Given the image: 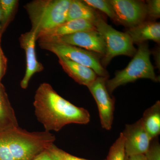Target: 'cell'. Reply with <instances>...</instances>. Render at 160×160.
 <instances>
[{"label":"cell","mask_w":160,"mask_h":160,"mask_svg":"<svg viewBox=\"0 0 160 160\" xmlns=\"http://www.w3.org/2000/svg\"><path fill=\"white\" fill-rule=\"evenodd\" d=\"M35 113L45 131H60L70 124L85 125L90 122L87 109L77 107L57 93L51 85L41 84L36 92Z\"/></svg>","instance_id":"1"},{"label":"cell","mask_w":160,"mask_h":160,"mask_svg":"<svg viewBox=\"0 0 160 160\" xmlns=\"http://www.w3.org/2000/svg\"><path fill=\"white\" fill-rule=\"evenodd\" d=\"M14 160H32L53 144L55 137L46 131L29 132L19 127L0 133Z\"/></svg>","instance_id":"2"},{"label":"cell","mask_w":160,"mask_h":160,"mask_svg":"<svg viewBox=\"0 0 160 160\" xmlns=\"http://www.w3.org/2000/svg\"><path fill=\"white\" fill-rule=\"evenodd\" d=\"M71 0H35L25 6L31 21L32 29L40 35L66 21Z\"/></svg>","instance_id":"3"},{"label":"cell","mask_w":160,"mask_h":160,"mask_svg":"<svg viewBox=\"0 0 160 160\" xmlns=\"http://www.w3.org/2000/svg\"><path fill=\"white\" fill-rule=\"evenodd\" d=\"M150 55L147 43L140 44L127 67L117 72L111 79L106 80V87L109 93H112L119 86L132 82L139 79H149L158 82V78L150 61Z\"/></svg>","instance_id":"4"},{"label":"cell","mask_w":160,"mask_h":160,"mask_svg":"<svg viewBox=\"0 0 160 160\" xmlns=\"http://www.w3.org/2000/svg\"><path fill=\"white\" fill-rule=\"evenodd\" d=\"M96 29L102 36L106 44V53L102 64L106 66L115 57L119 55L132 57L137 50L129 35L112 28L101 17L93 23Z\"/></svg>","instance_id":"5"},{"label":"cell","mask_w":160,"mask_h":160,"mask_svg":"<svg viewBox=\"0 0 160 160\" xmlns=\"http://www.w3.org/2000/svg\"><path fill=\"white\" fill-rule=\"evenodd\" d=\"M42 49L53 52L57 56L66 58L72 62L89 67L99 77L108 78V73L100 63L98 54L65 43L38 42Z\"/></svg>","instance_id":"6"},{"label":"cell","mask_w":160,"mask_h":160,"mask_svg":"<svg viewBox=\"0 0 160 160\" xmlns=\"http://www.w3.org/2000/svg\"><path fill=\"white\" fill-rule=\"evenodd\" d=\"M107 80L106 78L97 77L87 87L97 104L102 127L109 130L113 123L114 101L106 87Z\"/></svg>","instance_id":"7"},{"label":"cell","mask_w":160,"mask_h":160,"mask_svg":"<svg viewBox=\"0 0 160 160\" xmlns=\"http://www.w3.org/2000/svg\"><path fill=\"white\" fill-rule=\"evenodd\" d=\"M118 23L129 28L145 22L147 17L146 4L134 0H111Z\"/></svg>","instance_id":"8"},{"label":"cell","mask_w":160,"mask_h":160,"mask_svg":"<svg viewBox=\"0 0 160 160\" xmlns=\"http://www.w3.org/2000/svg\"><path fill=\"white\" fill-rule=\"evenodd\" d=\"M45 42L65 43L102 55L103 56L106 53L105 41L96 29L79 32Z\"/></svg>","instance_id":"9"},{"label":"cell","mask_w":160,"mask_h":160,"mask_svg":"<svg viewBox=\"0 0 160 160\" xmlns=\"http://www.w3.org/2000/svg\"><path fill=\"white\" fill-rule=\"evenodd\" d=\"M122 132L125 138L126 157L146 153L151 140L143 126L142 119L132 124L126 125Z\"/></svg>","instance_id":"10"},{"label":"cell","mask_w":160,"mask_h":160,"mask_svg":"<svg viewBox=\"0 0 160 160\" xmlns=\"http://www.w3.org/2000/svg\"><path fill=\"white\" fill-rule=\"evenodd\" d=\"M37 34L34 31L30 30L21 35L19 40L20 46L26 53V70L25 75L20 85L23 89L28 87L29 81L32 76L42 71L43 65L38 61L35 52Z\"/></svg>","instance_id":"11"},{"label":"cell","mask_w":160,"mask_h":160,"mask_svg":"<svg viewBox=\"0 0 160 160\" xmlns=\"http://www.w3.org/2000/svg\"><path fill=\"white\" fill-rule=\"evenodd\" d=\"M94 24L84 19L67 21L51 30L40 35L37 38L38 42H49L52 40L69 35L79 32L95 30Z\"/></svg>","instance_id":"12"},{"label":"cell","mask_w":160,"mask_h":160,"mask_svg":"<svg viewBox=\"0 0 160 160\" xmlns=\"http://www.w3.org/2000/svg\"><path fill=\"white\" fill-rule=\"evenodd\" d=\"M59 63L63 70L72 79L88 87L97 77L93 70L62 56H58Z\"/></svg>","instance_id":"13"},{"label":"cell","mask_w":160,"mask_h":160,"mask_svg":"<svg viewBox=\"0 0 160 160\" xmlns=\"http://www.w3.org/2000/svg\"><path fill=\"white\" fill-rule=\"evenodd\" d=\"M17 119L5 87L0 84V133L18 128Z\"/></svg>","instance_id":"14"},{"label":"cell","mask_w":160,"mask_h":160,"mask_svg":"<svg viewBox=\"0 0 160 160\" xmlns=\"http://www.w3.org/2000/svg\"><path fill=\"white\" fill-rule=\"evenodd\" d=\"M126 33L129 35L133 43L142 44L147 40L159 42L160 24L156 22H145L129 28Z\"/></svg>","instance_id":"15"},{"label":"cell","mask_w":160,"mask_h":160,"mask_svg":"<svg viewBox=\"0 0 160 160\" xmlns=\"http://www.w3.org/2000/svg\"><path fill=\"white\" fill-rule=\"evenodd\" d=\"M143 126L151 141L160 133V102L146 109L142 118Z\"/></svg>","instance_id":"16"},{"label":"cell","mask_w":160,"mask_h":160,"mask_svg":"<svg viewBox=\"0 0 160 160\" xmlns=\"http://www.w3.org/2000/svg\"><path fill=\"white\" fill-rule=\"evenodd\" d=\"M99 17L94 9L86 5L83 1L71 0L66 22L75 19H84L93 24Z\"/></svg>","instance_id":"17"},{"label":"cell","mask_w":160,"mask_h":160,"mask_svg":"<svg viewBox=\"0 0 160 160\" xmlns=\"http://www.w3.org/2000/svg\"><path fill=\"white\" fill-rule=\"evenodd\" d=\"M18 2V0H0L1 33L2 34L14 17Z\"/></svg>","instance_id":"18"},{"label":"cell","mask_w":160,"mask_h":160,"mask_svg":"<svg viewBox=\"0 0 160 160\" xmlns=\"http://www.w3.org/2000/svg\"><path fill=\"white\" fill-rule=\"evenodd\" d=\"M106 160H126L125 150V138L122 132L112 145Z\"/></svg>","instance_id":"19"},{"label":"cell","mask_w":160,"mask_h":160,"mask_svg":"<svg viewBox=\"0 0 160 160\" xmlns=\"http://www.w3.org/2000/svg\"><path fill=\"white\" fill-rule=\"evenodd\" d=\"M83 2L93 9H97L102 12L116 22H118L114 9L109 1L84 0Z\"/></svg>","instance_id":"20"},{"label":"cell","mask_w":160,"mask_h":160,"mask_svg":"<svg viewBox=\"0 0 160 160\" xmlns=\"http://www.w3.org/2000/svg\"><path fill=\"white\" fill-rule=\"evenodd\" d=\"M47 149L51 154L53 160H89L78 158L69 154L58 148L54 144L49 146Z\"/></svg>","instance_id":"21"},{"label":"cell","mask_w":160,"mask_h":160,"mask_svg":"<svg viewBox=\"0 0 160 160\" xmlns=\"http://www.w3.org/2000/svg\"><path fill=\"white\" fill-rule=\"evenodd\" d=\"M146 6L147 16H149L152 19L158 18H160V0L148 1Z\"/></svg>","instance_id":"22"},{"label":"cell","mask_w":160,"mask_h":160,"mask_svg":"<svg viewBox=\"0 0 160 160\" xmlns=\"http://www.w3.org/2000/svg\"><path fill=\"white\" fill-rule=\"evenodd\" d=\"M147 160H160V146L158 142L150 144L145 153Z\"/></svg>","instance_id":"23"},{"label":"cell","mask_w":160,"mask_h":160,"mask_svg":"<svg viewBox=\"0 0 160 160\" xmlns=\"http://www.w3.org/2000/svg\"><path fill=\"white\" fill-rule=\"evenodd\" d=\"M0 160H14L6 143L0 137Z\"/></svg>","instance_id":"24"},{"label":"cell","mask_w":160,"mask_h":160,"mask_svg":"<svg viewBox=\"0 0 160 160\" xmlns=\"http://www.w3.org/2000/svg\"><path fill=\"white\" fill-rule=\"evenodd\" d=\"M7 58L4 54L0 43V84L7 70Z\"/></svg>","instance_id":"25"},{"label":"cell","mask_w":160,"mask_h":160,"mask_svg":"<svg viewBox=\"0 0 160 160\" xmlns=\"http://www.w3.org/2000/svg\"><path fill=\"white\" fill-rule=\"evenodd\" d=\"M32 160H53L48 149L44 150Z\"/></svg>","instance_id":"26"},{"label":"cell","mask_w":160,"mask_h":160,"mask_svg":"<svg viewBox=\"0 0 160 160\" xmlns=\"http://www.w3.org/2000/svg\"><path fill=\"white\" fill-rule=\"evenodd\" d=\"M126 160H147L145 154H138L126 157Z\"/></svg>","instance_id":"27"},{"label":"cell","mask_w":160,"mask_h":160,"mask_svg":"<svg viewBox=\"0 0 160 160\" xmlns=\"http://www.w3.org/2000/svg\"><path fill=\"white\" fill-rule=\"evenodd\" d=\"M2 34L1 33V10H0V43H1V37Z\"/></svg>","instance_id":"28"}]
</instances>
